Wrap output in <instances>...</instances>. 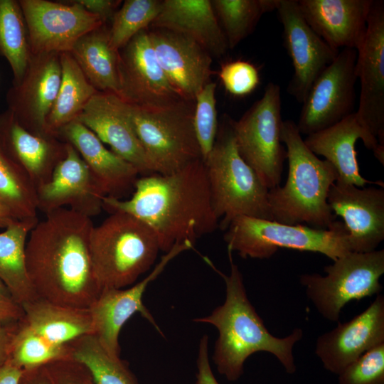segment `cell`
Segmentation results:
<instances>
[{
	"mask_svg": "<svg viewBox=\"0 0 384 384\" xmlns=\"http://www.w3.org/2000/svg\"><path fill=\"white\" fill-rule=\"evenodd\" d=\"M91 218L63 208L46 214L30 232L26 265L38 297L89 308L102 288L90 252Z\"/></svg>",
	"mask_w": 384,
	"mask_h": 384,
	"instance_id": "1",
	"label": "cell"
},
{
	"mask_svg": "<svg viewBox=\"0 0 384 384\" xmlns=\"http://www.w3.org/2000/svg\"><path fill=\"white\" fill-rule=\"evenodd\" d=\"M134 189L128 200L105 196L103 208L129 213L145 223L164 252L186 240L195 244L219 227L203 159L169 174L142 176Z\"/></svg>",
	"mask_w": 384,
	"mask_h": 384,
	"instance_id": "2",
	"label": "cell"
},
{
	"mask_svg": "<svg viewBox=\"0 0 384 384\" xmlns=\"http://www.w3.org/2000/svg\"><path fill=\"white\" fill-rule=\"evenodd\" d=\"M228 255L229 274L217 270L209 259L204 257L223 277L225 299L209 315L193 319L197 323L211 324L218 329V337L212 356L218 372L229 381H236L243 374L248 357L263 351L274 356L287 373H294L297 367L293 348L303 337L302 329H294L283 338L270 334L247 297L242 273L233 262L232 253L228 252Z\"/></svg>",
	"mask_w": 384,
	"mask_h": 384,
	"instance_id": "3",
	"label": "cell"
},
{
	"mask_svg": "<svg viewBox=\"0 0 384 384\" xmlns=\"http://www.w3.org/2000/svg\"><path fill=\"white\" fill-rule=\"evenodd\" d=\"M281 139L288 160L285 184L269 190L272 220L288 225L306 223L319 229H330L337 220L328 195L338 178L335 168L319 159L305 144L297 124L282 121Z\"/></svg>",
	"mask_w": 384,
	"mask_h": 384,
	"instance_id": "4",
	"label": "cell"
},
{
	"mask_svg": "<svg viewBox=\"0 0 384 384\" xmlns=\"http://www.w3.org/2000/svg\"><path fill=\"white\" fill-rule=\"evenodd\" d=\"M212 205L219 227L225 230L240 215L273 220L268 201L269 189L240 155L233 120L225 117L215 142L205 159Z\"/></svg>",
	"mask_w": 384,
	"mask_h": 384,
	"instance_id": "5",
	"label": "cell"
},
{
	"mask_svg": "<svg viewBox=\"0 0 384 384\" xmlns=\"http://www.w3.org/2000/svg\"><path fill=\"white\" fill-rule=\"evenodd\" d=\"M95 272L102 289L124 288L148 271L160 251L157 238L145 223L113 212L90 235Z\"/></svg>",
	"mask_w": 384,
	"mask_h": 384,
	"instance_id": "6",
	"label": "cell"
},
{
	"mask_svg": "<svg viewBox=\"0 0 384 384\" xmlns=\"http://www.w3.org/2000/svg\"><path fill=\"white\" fill-rule=\"evenodd\" d=\"M225 231L228 252H236L242 258L268 259L279 248H287L321 253L335 261L351 252L348 231L339 220L325 230L240 215Z\"/></svg>",
	"mask_w": 384,
	"mask_h": 384,
	"instance_id": "7",
	"label": "cell"
},
{
	"mask_svg": "<svg viewBox=\"0 0 384 384\" xmlns=\"http://www.w3.org/2000/svg\"><path fill=\"white\" fill-rule=\"evenodd\" d=\"M129 106L151 174H169L203 159L193 125L195 101L160 107Z\"/></svg>",
	"mask_w": 384,
	"mask_h": 384,
	"instance_id": "8",
	"label": "cell"
},
{
	"mask_svg": "<svg viewBox=\"0 0 384 384\" xmlns=\"http://www.w3.org/2000/svg\"><path fill=\"white\" fill-rule=\"evenodd\" d=\"M324 270L325 276L304 274L299 282L322 317L336 322L347 303L378 295L382 291L380 279L384 274V250L349 252Z\"/></svg>",
	"mask_w": 384,
	"mask_h": 384,
	"instance_id": "9",
	"label": "cell"
},
{
	"mask_svg": "<svg viewBox=\"0 0 384 384\" xmlns=\"http://www.w3.org/2000/svg\"><path fill=\"white\" fill-rule=\"evenodd\" d=\"M281 88L269 82L262 97L233 120L238 152L270 190L280 186L287 151L281 139Z\"/></svg>",
	"mask_w": 384,
	"mask_h": 384,
	"instance_id": "10",
	"label": "cell"
},
{
	"mask_svg": "<svg viewBox=\"0 0 384 384\" xmlns=\"http://www.w3.org/2000/svg\"><path fill=\"white\" fill-rule=\"evenodd\" d=\"M356 58V49L343 48L315 80L297 124L301 134L325 129L354 112Z\"/></svg>",
	"mask_w": 384,
	"mask_h": 384,
	"instance_id": "11",
	"label": "cell"
},
{
	"mask_svg": "<svg viewBox=\"0 0 384 384\" xmlns=\"http://www.w3.org/2000/svg\"><path fill=\"white\" fill-rule=\"evenodd\" d=\"M18 1L32 54L70 53L81 36L105 23L75 0Z\"/></svg>",
	"mask_w": 384,
	"mask_h": 384,
	"instance_id": "12",
	"label": "cell"
},
{
	"mask_svg": "<svg viewBox=\"0 0 384 384\" xmlns=\"http://www.w3.org/2000/svg\"><path fill=\"white\" fill-rule=\"evenodd\" d=\"M361 83L358 119L384 149V1L373 0L364 38L356 48Z\"/></svg>",
	"mask_w": 384,
	"mask_h": 384,
	"instance_id": "13",
	"label": "cell"
},
{
	"mask_svg": "<svg viewBox=\"0 0 384 384\" xmlns=\"http://www.w3.org/2000/svg\"><path fill=\"white\" fill-rule=\"evenodd\" d=\"M194 244L186 240L175 244L165 252L153 270L142 281L129 288H104L90 306L93 335L111 355L119 356V332L124 324L136 313L146 319L162 334L152 314L143 303V295L149 284L164 271L166 265L181 252L193 249Z\"/></svg>",
	"mask_w": 384,
	"mask_h": 384,
	"instance_id": "14",
	"label": "cell"
},
{
	"mask_svg": "<svg viewBox=\"0 0 384 384\" xmlns=\"http://www.w3.org/2000/svg\"><path fill=\"white\" fill-rule=\"evenodd\" d=\"M118 74L119 96L129 105L160 107L184 100L161 68L146 29L118 50Z\"/></svg>",
	"mask_w": 384,
	"mask_h": 384,
	"instance_id": "15",
	"label": "cell"
},
{
	"mask_svg": "<svg viewBox=\"0 0 384 384\" xmlns=\"http://www.w3.org/2000/svg\"><path fill=\"white\" fill-rule=\"evenodd\" d=\"M276 10L283 32V43L294 68L287 92L302 103L315 80L337 56L309 26L297 0H278Z\"/></svg>",
	"mask_w": 384,
	"mask_h": 384,
	"instance_id": "16",
	"label": "cell"
},
{
	"mask_svg": "<svg viewBox=\"0 0 384 384\" xmlns=\"http://www.w3.org/2000/svg\"><path fill=\"white\" fill-rule=\"evenodd\" d=\"M60 54H31L21 81L6 94L8 110L16 119L27 129L43 135H51L47 119L61 80Z\"/></svg>",
	"mask_w": 384,
	"mask_h": 384,
	"instance_id": "17",
	"label": "cell"
},
{
	"mask_svg": "<svg viewBox=\"0 0 384 384\" xmlns=\"http://www.w3.org/2000/svg\"><path fill=\"white\" fill-rule=\"evenodd\" d=\"M329 205L348 231L351 252H369L384 240V188L335 182Z\"/></svg>",
	"mask_w": 384,
	"mask_h": 384,
	"instance_id": "18",
	"label": "cell"
},
{
	"mask_svg": "<svg viewBox=\"0 0 384 384\" xmlns=\"http://www.w3.org/2000/svg\"><path fill=\"white\" fill-rule=\"evenodd\" d=\"M36 193L38 210L46 214L66 208L90 218L101 212L105 196L86 163L67 142L65 158Z\"/></svg>",
	"mask_w": 384,
	"mask_h": 384,
	"instance_id": "19",
	"label": "cell"
},
{
	"mask_svg": "<svg viewBox=\"0 0 384 384\" xmlns=\"http://www.w3.org/2000/svg\"><path fill=\"white\" fill-rule=\"evenodd\" d=\"M384 343V297L375 300L348 321L320 335L315 353L324 368L338 375L368 350Z\"/></svg>",
	"mask_w": 384,
	"mask_h": 384,
	"instance_id": "20",
	"label": "cell"
},
{
	"mask_svg": "<svg viewBox=\"0 0 384 384\" xmlns=\"http://www.w3.org/2000/svg\"><path fill=\"white\" fill-rule=\"evenodd\" d=\"M157 60L183 99L195 101L210 82L212 56L192 38L163 28L148 30Z\"/></svg>",
	"mask_w": 384,
	"mask_h": 384,
	"instance_id": "21",
	"label": "cell"
},
{
	"mask_svg": "<svg viewBox=\"0 0 384 384\" xmlns=\"http://www.w3.org/2000/svg\"><path fill=\"white\" fill-rule=\"evenodd\" d=\"M76 120L108 144L114 154L134 166L140 174H151L132 124L129 104L119 95L97 92Z\"/></svg>",
	"mask_w": 384,
	"mask_h": 384,
	"instance_id": "22",
	"label": "cell"
},
{
	"mask_svg": "<svg viewBox=\"0 0 384 384\" xmlns=\"http://www.w3.org/2000/svg\"><path fill=\"white\" fill-rule=\"evenodd\" d=\"M359 139L383 165L384 149L361 125L356 112L325 129L307 135L304 142L314 154L324 156L335 168L338 174L336 182L358 187L368 183L383 186L381 181H369L361 176L356 150V142Z\"/></svg>",
	"mask_w": 384,
	"mask_h": 384,
	"instance_id": "23",
	"label": "cell"
},
{
	"mask_svg": "<svg viewBox=\"0 0 384 384\" xmlns=\"http://www.w3.org/2000/svg\"><path fill=\"white\" fill-rule=\"evenodd\" d=\"M311 29L329 46L356 49L366 34L373 0H297Z\"/></svg>",
	"mask_w": 384,
	"mask_h": 384,
	"instance_id": "24",
	"label": "cell"
},
{
	"mask_svg": "<svg viewBox=\"0 0 384 384\" xmlns=\"http://www.w3.org/2000/svg\"><path fill=\"white\" fill-rule=\"evenodd\" d=\"M57 137L77 150L105 196L121 198L134 188L140 174L137 169L107 149L82 123L74 120L65 124L58 131Z\"/></svg>",
	"mask_w": 384,
	"mask_h": 384,
	"instance_id": "25",
	"label": "cell"
},
{
	"mask_svg": "<svg viewBox=\"0 0 384 384\" xmlns=\"http://www.w3.org/2000/svg\"><path fill=\"white\" fill-rule=\"evenodd\" d=\"M0 140L36 189L50 180L55 168L66 155V142L55 136L27 129L8 109L0 114Z\"/></svg>",
	"mask_w": 384,
	"mask_h": 384,
	"instance_id": "26",
	"label": "cell"
},
{
	"mask_svg": "<svg viewBox=\"0 0 384 384\" xmlns=\"http://www.w3.org/2000/svg\"><path fill=\"white\" fill-rule=\"evenodd\" d=\"M151 26L186 36L200 44L211 56H223L229 49L209 0L162 1L160 12Z\"/></svg>",
	"mask_w": 384,
	"mask_h": 384,
	"instance_id": "27",
	"label": "cell"
},
{
	"mask_svg": "<svg viewBox=\"0 0 384 384\" xmlns=\"http://www.w3.org/2000/svg\"><path fill=\"white\" fill-rule=\"evenodd\" d=\"M22 321L33 332L57 345L93 334L89 308L59 304L37 298L23 306Z\"/></svg>",
	"mask_w": 384,
	"mask_h": 384,
	"instance_id": "28",
	"label": "cell"
},
{
	"mask_svg": "<svg viewBox=\"0 0 384 384\" xmlns=\"http://www.w3.org/2000/svg\"><path fill=\"white\" fill-rule=\"evenodd\" d=\"M70 53L98 92L119 95L118 51L110 46L106 23L81 36Z\"/></svg>",
	"mask_w": 384,
	"mask_h": 384,
	"instance_id": "29",
	"label": "cell"
},
{
	"mask_svg": "<svg viewBox=\"0 0 384 384\" xmlns=\"http://www.w3.org/2000/svg\"><path fill=\"white\" fill-rule=\"evenodd\" d=\"M38 222V218L15 220L0 233V279L21 306L38 298L25 255L27 236Z\"/></svg>",
	"mask_w": 384,
	"mask_h": 384,
	"instance_id": "30",
	"label": "cell"
},
{
	"mask_svg": "<svg viewBox=\"0 0 384 384\" xmlns=\"http://www.w3.org/2000/svg\"><path fill=\"white\" fill-rule=\"evenodd\" d=\"M60 56V84L47 119L48 132L55 137L61 127L77 119L90 100L98 92L70 53H62Z\"/></svg>",
	"mask_w": 384,
	"mask_h": 384,
	"instance_id": "31",
	"label": "cell"
},
{
	"mask_svg": "<svg viewBox=\"0 0 384 384\" xmlns=\"http://www.w3.org/2000/svg\"><path fill=\"white\" fill-rule=\"evenodd\" d=\"M31 54L28 29L18 0H0V56L11 67L12 85L21 81Z\"/></svg>",
	"mask_w": 384,
	"mask_h": 384,
	"instance_id": "32",
	"label": "cell"
},
{
	"mask_svg": "<svg viewBox=\"0 0 384 384\" xmlns=\"http://www.w3.org/2000/svg\"><path fill=\"white\" fill-rule=\"evenodd\" d=\"M70 357L83 364L95 384H139L119 356L110 354L93 334L68 343Z\"/></svg>",
	"mask_w": 384,
	"mask_h": 384,
	"instance_id": "33",
	"label": "cell"
},
{
	"mask_svg": "<svg viewBox=\"0 0 384 384\" xmlns=\"http://www.w3.org/2000/svg\"><path fill=\"white\" fill-rule=\"evenodd\" d=\"M0 202L16 220L38 218L36 188L0 140Z\"/></svg>",
	"mask_w": 384,
	"mask_h": 384,
	"instance_id": "34",
	"label": "cell"
},
{
	"mask_svg": "<svg viewBox=\"0 0 384 384\" xmlns=\"http://www.w3.org/2000/svg\"><path fill=\"white\" fill-rule=\"evenodd\" d=\"M277 1H210L229 49H233L254 31L265 13L276 10Z\"/></svg>",
	"mask_w": 384,
	"mask_h": 384,
	"instance_id": "35",
	"label": "cell"
},
{
	"mask_svg": "<svg viewBox=\"0 0 384 384\" xmlns=\"http://www.w3.org/2000/svg\"><path fill=\"white\" fill-rule=\"evenodd\" d=\"M70 358L68 344L57 345L33 332L20 320L12 340L9 361L23 370Z\"/></svg>",
	"mask_w": 384,
	"mask_h": 384,
	"instance_id": "36",
	"label": "cell"
},
{
	"mask_svg": "<svg viewBox=\"0 0 384 384\" xmlns=\"http://www.w3.org/2000/svg\"><path fill=\"white\" fill-rule=\"evenodd\" d=\"M159 0H126L112 18L110 43L118 51L135 35L146 29L160 12Z\"/></svg>",
	"mask_w": 384,
	"mask_h": 384,
	"instance_id": "37",
	"label": "cell"
},
{
	"mask_svg": "<svg viewBox=\"0 0 384 384\" xmlns=\"http://www.w3.org/2000/svg\"><path fill=\"white\" fill-rule=\"evenodd\" d=\"M216 84L210 81L195 99L193 125L203 160L212 150L218 133Z\"/></svg>",
	"mask_w": 384,
	"mask_h": 384,
	"instance_id": "38",
	"label": "cell"
},
{
	"mask_svg": "<svg viewBox=\"0 0 384 384\" xmlns=\"http://www.w3.org/2000/svg\"><path fill=\"white\" fill-rule=\"evenodd\" d=\"M338 376V384H384V343L364 353Z\"/></svg>",
	"mask_w": 384,
	"mask_h": 384,
	"instance_id": "39",
	"label": "cell"
},
{
	"mask_svg": "<svg viewBox=\"0 0 384 384\" xmlns=\"http://www.w3.org/2000/svg\"><path fill=\"white\" fill-rule=\"evenodd\" d=\"M219 77L225 89L234 96H245L253 92L260 83L257 68L245 60H233L221 66Z\"/></svg>",
	"mask_w": 384,
	"mask_h": 384,
	"instance_id": "40",
	"label": "cell"
},
{
	"mask_svg": "<svg viewBox=\"0 0 384 384\" xmlns=\"http://www.w3.org/2000/svg\"><path fill=\"white\" fill-rule=\"evenodd\" d=\"M44 366L52 384H95L88 369L72 358L53 361Z\"/></svg>",
	"mask_w": 384,
	"mask_h": 384,
	"instance_id": "41",
	"label": "cell"
},
{
	"mask_svg": "<svg viewBox=\"0 0 384 384\" xmlns=\"http://www.w3.org/2000/svg\"><path fill=\"white\" fill-rule=\"evenodd\" d=\"M24 311L0 279V323L14 324L23 319Z\"/></svg>",
	"mask_w": 384,
	"mask_h": 384,
	"instance_id": "42",
	"label": "cell"
},
{
	"mask_svg": "<svg viewBox=\"0 0 384 384\" xmlns=\"http://www.w3.org/2000/svg\"><path fill=\"white\" fill-rule=\"evenodd\" d=\"M196 369L195 384H220L213 373L209 361L208 336L206 334L199 341Z\"/></svg>",
	"mask_w": 384,
	"mask_h": 384,
	"instance_id": "43",
	"label": "cell"
},
{
	"mask_svg": "<svg viewBox=\"0 0 384 384\" xmlns=\"http://www.w3.org/2000/svg\"><path fill=\"white\" fill-rule=\"evenodd\" d=\"M88 12L98 16L104 23L112 18L122 4L117 0H75Z\"/></svg>",
	"mask_w": 384,
	"mask_h": 384,
	"instance_id": "44",
	"label": "cell"
},
{
	"mask_svg": "<svg viewBox=\"0 0 384 384\" xmlns=\"http://www.w3.org/2000/svg\"><path fill=\"white\" fill-rule=\"evenodd\" d=\"M18 322L0 323V366L5 364L9 358L11 346Z\"/></svg>",
	"mask_w": 384,
	"mask_h": 384,
	"instance_id": "45",
	"label": "cell"
},
{
	"mask_svg": "<svg viewBox=\"0 0 384 384\" xmlns=\"http://www.w3.org/2000/svg\"><path fill=\"white\" fill-rule=\"evenodd\" d=\"M19 384H52L45 366L23 370Z\"/></svg>",
	"mask_w": 384,
	"mask_h": 384,
	"instance_id": "46",
	"label": "cell"
},
{
	"mask_svg": "<svg viewBox=\"0 0 384 384\" xmlns=\"http://www.w3.org/2000/svg\"><path fill=\"white\" fill-rule=\"evenodd\" d=\"M23 370L8 361L0 366V384H19Z\"/></svg>",
	"mask_w": 384,
	"mask_h": 384,
	"instance_id": "47",
	"label": "cell"
},
{
	"mask_svg": "<svg viewBox=\"0 0 384 384\" xmlns=\"http://www.w3.org/2000/svg\"><path fill=\"white\" fill-rule=\"evenodd\" d=\"M15 220L9 210L0 202V228H6Z\"/></svg>",
	"mask_w": 384,
	"mask_h": 384,
	"instance_id": "48",
	"label": "cell"
}]
</instances>
